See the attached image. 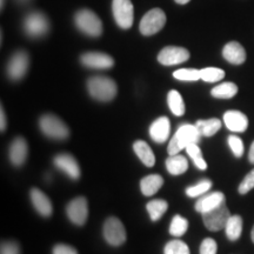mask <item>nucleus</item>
Segmentation results:
<instances>
[{
    "instance_id": "5701e85b",
    "label": "nucleus",
    "mask_w": 254,
    "mask_h": 254,
    "mask_svg": "<svg viewBox=\"0 0 254 254\" xmlns=\"http://www.w3.org/2000/svg\"><path fill=\"white\" fill-rule=\"evenodd\" d=\"M133 150H134L135 154L138 155V158L142 161V164L146 165L147 167L153 166L155 163V157L148 144H146L142 140H138L133 144Z\"/></svg>"
},
{
    "instance_id": "393cba45",
    "label": "nucleus",
    "mask_w": 254,
    "mask_h": 254,
    "mask_svg": "<svg viewBox=\"0 0 254 254\" xmlns=\"http://www.w3.org/2000/svg\"><path fill=\"white\" fill-rule=\"evenodd\" d=\"M225 231H226V236L231 241L239 239L241 232H243V218L240 215H231L226 227H225Z\"/></svg>"
},
{
    "instance_id": "bb28decb",
    "label": "nucleus",
    "mask_w": 254,
    "mask_h": 254,
    "mask_svg": "<svg viewBox=\"0 0 254 254\" xmlns=\"http://www.w3.org/2000/svg\"><path fill=\"white\" fill-rule=\"evenodd\" d=\"M196 128L199 129L200 134L204 136H212L221 128V122L217 118L207 120H198L195 123Z\"/></svg>"
},
{
    "instance_id": "6ab92c4d",
    "label": "nucleus",
    "mask_w": 254,
    "mask_h": 254,
    "mask_svg": "<svg viewBox=\"0 0 254 254\" xmlns=\"http://www.w3.org/2000/svg\"><path fill=\"white\" fill-rule=\"evenodd\" d=\"M222 57L233 65H241L246 60V51L238 41H231L222 50Z\"/></svg>"
},
{
    "instance_id": "39448f33",
    "label": "nucleus",
    "mask_w": 254,
    "mask_h": 254,
    "mask_svg": "<svg viewBox=\"0 0 254 254\" xmlns=\"http://www.w3.org/2000/svg\"><path fill=\"white\" fill-rule=\"evenodd\" d=\"M23 27L28 37L41 38L49 33L50 21L43 12L33 11L24 18Z\"/></svg>"
},
{
    "instance_id": "72a5a7b5",
    "label": "nucleus",
    "mask_w": 254,
    "mask_h": 254,
    "mask_svg": "<svg viewBox=\"0 0 254 254\" xmlns=\"http://www.w3.org/2000/svg\"><path fill=\"white\" fill-rule=\"evenodd\" d=\"M164 254H190V249L182 240H171L165 246Z\"/></svg>"
},
{
    "instance_id": "f03ea898",
    "label": "nucleus",
    "mask_w": 254,
    "mask_h": 254,
    "mask_svg": "<svg viewBox=\"0 0 254 254\" xmlns=\"http://www.w3.org/2000/svg\"><path fill=\"white\" fill-rule=\"evenodd\" d=\"M87 90L92 98L99 101H111L118 92L116 81L104 75H95L87 80Z\"/></svg>"
},
{
    "instance_id": "f704fd0d",
    "label": "nucleus",
    "mask_w": 254,
    "mask_h": 254,
    "mask_svg": "<svg viewBox=\"0 0 254 254\" xmlns=\"http://www.w3.org/2000/svg\"><path fill=\"white\" fill-rule=\"evenodd\" d=\"M228 145H230V148L237 158L243 157V154H244V141L241 140L239 136H238V135H230V136H228Z\"/></svg>"
},
{
    "instance_id": "dca6fc26",
    "label": "nucleus",
    "mask_w": 254,
    "mask_h": 254,
    "mask_svg": "<svg viewBox=\"0 0 254 254\" xmlns=\"http://www.w3.org/2000/svg\"><path fill=\"white\" fill-rule=\"evenodd\" d=\"M31 200L32 204L38 211V213L43 217L49 218L53 213V206L49 196L39 189L31 190Z\"/></svg>"
},
{
    "instance_id": "79ce46f5",
    "label": "nucleus",
    "mask_w": 254,
    "mask_h": 254,
    "mask_svg": "<svg viewBox=\"0 0 254 254\" xmlns=\"http://www.w3.org/2000/svg\"><path fill=\"white\" fill-rule=\"evenodd\" d=\"M174 1L178 2V4H180V5H185V4H187V2H190V0H174Z\"/></svg>"
},
{
    "instance_id": "c03bdc74",
    "label": "nucleus",
    "mask_w": 254,
    "mask_h": 254,
    "mask_svg": "<svg viewBox=\"0 0 254 254\" xmlns=\"http://www.w3.org/2000/svg\"><path fill=\"white\" fill-rule=\"evenodd\" d=\"M251 238H252V241L254 243V226L252 228V232H251Z\"/></svg>"
},
{
    "instance_id": "e433bc0d",
    "label": "nucleus",
    "mask_w": 254,
    "mask_h": 254,
    "mask_svg": "<svg viewBox=\"0 0 254 254\" xmlns=\"http://www.w3.org/2000/svg\"><path fill=\"white\" fill-rule=\"evenodd\" d=\"M218 245L212 238H206L200 246V254H217Z\"/></svg>"
},
{
    "instance_id": "0eeeda50",
    "label": "nucleus",
    "mask_w": 254,
    "mask_h": 254,
    "mask_svg": "<svg viewBox=\"0 0 254 254\" xmlns=\"http://www.w3.org/2000/svg\"><path fill=\"white\" fill-rule=\"evenodd\" d=\"M112 12L116 23L123 30H128L134 21V7L131 0H113Z\"/></svg>"
},
{
    "instance_id": "2f4dec72",
    "label": "nucleus",
    "mask_w": 254,
    "mask_h": 254,
    "mask_svg": "<svg viewBox=\"0 0 254 254\" xmlns=\"http://www.w3.org/2000/svg\"><path fill=\"white\" fill-rule=\"evenodd\" d=\"M212 182L208 179H204L199 182L194 186H190L186 189V194L190 196V198H196V196L204 195L207 190H211Z\"/></svg>"
},
{
    "instance_id": "f8f14e48",
    "label": "nucleus",
    "mask_w": 254,
    "mask_h": 254,
    "mask_svg": "<svg viewBox=\"0 0 254 254\" xmlns=\"http://www.w3.org/2000/svg\"><path fill=\"white\" fill-rule=\"evenodd\" d=\"M66 212H67L68 219L73 224L82 226L88 217L87 200L84 196H78V198L71 200L66 207Z\"/></svg>"
},
{
    "instance_id": "aec40b11",
    "label": "nucleus",
    "mask_w": 254,
    "mask_h": 254,
    "mask_svg": "<svg viewBox=\"0 0 254 254\" xmlns=\"http://www.w3.org/2000/svg\"><path fill=\"white\" fill-rule=\"evenodd\" d=\"M225 202V194L221 192H213L209 193L207 195H204L200 198L195 204V211L199 213H206L218 206Z\"/></svg>"
},
{
    "instance_id": "4c0bfd02",
    "label": "nucleus",
    "mask_w": 254,
    "mask_h": 254,
    "mask_svg": "<svg viewBox=\"0 0 254 254\" xmlns=\"http://www.w3.org/2000/svg\"><path fill=\"white\" fill-rule=\"evenodd\" d=\"M1 254H20V247L15 241H5L1 244Z\"/></svg>"
},
{
    "instance_id": "4be33fe9",
    "label": "nucleus",
    "mask_w": 254,
    "mask_h": 254,
    "mask_svg": "<svg viewBox=\"0 0 254 254\" xmlns=\"http://www.w3.org/2000/svg\"><path fill=\"white\" fill-rule=\"evenodd\" d=\"M166 168L172 176H180L185 173L189 168V161L184 155H170V158H167L166 160Z\"/></svg>"
},
{
    "instance_id": "a878e982",
    "label": "nucleus",
    "mask_w": 254,
    "mask_h": 254,
    "mask_svg": "<svg viewBox=\"0 0 254 254\" xmlns=\"http://www.w3.org/2000/svg\"><path fill=\"white\" fill-rule=\"evenodd\" d=\"M238 93V86L234 82H222L212 88L211 94L218 99H231Z\"/></svg>"
},
{
    "instance_id": "7c9ffc66",
    "label": "nucleus",
    "mask_w": 254,
    "mask_h": 254,
    "mask_svg": "<svg viewBox=\"0 0 254 254\" xmlns=\"http://www.w3.org/2000/svg\"><path fill=\"white\" fill-rule=\"evenodd\" d=\"M173 77L182 81H196L201 79V73L195 68H180L173 73Z\"/></svg>"
},
{
    "instance_id": "412c9836",
    "label": "nucleus",
    "mask_w": 254,
    "mask_h": 254,
    "mask_svg": "<svg viewBox=\"0 0 254 254\" xmlns=\"http://www.w3.org/2000/svg\"><path fill=\"white\" fill-rule=\"evenodd\" d=\"M164 185V179L163 177L159 176V174H150V176L142 178L140 182V190L142 194L146 196L154 195L159 190L161 189V186Z\"/></svg>"
},
{
    "instance_id": "ddd939ff",
    "label": "nucleus",
    "mask_w": 254,
    "mask_h": 254,
    "mask_svg": "<svg viewBox=\"0 0 254 254\" xmlns=\"http://www.w3.org/2000/svg\"><path fill=\"white\" fill-rule=\"evenodd\" d=\"M80 62L84 66L90 68L106 69L114 65V60L111 56L101 52H87L80 57Z\"/></svg>"
},
{
    "instance_id": "20e7f679",
    "label": "nucleus",
    "mask_w": 254,
    "mask_h": 254,
    "mask_svg": "<svg viewBox=\"0 0 254 254\" xmlns=\"http://www.w3.org/2000/svg\"><path fill=\"white\" fill-rule=\"evenodd\" d=\"M41 132L56 140H64L69 136V129L66 124L55 114H45L39 120Z\"/></svg>"
},
{
    "instance_id": "423d86ee",
    "label": "nucleus",
    "mask_w": 254,
    "mask_h": 254,
    "mask_svg": "<svg viewBox=\"0 0 254 254\" xmlns=\"http://www.w3.org/2000/svg\"><path fill=\"white\" fill-rule=\"evenodd\" d=\"M166 24V14L161 8H152L142 17L139 28L142 36L150 37L163 30Z\"/></svg>"
},
{
    "instance_id": "c85d7f7f",
    "label": "nucleus",
    "mask_w": 254,
    "mask_h": 254,
    "mask_svg": "<svg viewBox=\"0 0 254 254\" xmlns=\"http://www.w3.org/2000/svg\"><path fill=\"white\" fill-rule=\"evenodd\" d=\"M187 228H189V221H187V219L182 217V215L179 214L174 215L170 226L171 236L177 237V238L183 237L187 232Z\"/></svg>"
},
{
    "instance_id": "a211bd4d",
    "label": "nucleus",
    "mask_w": 254,
    "mask_h": 254,
    "mask_svg": "<svg viewBox=\"0 0 254 254\" xmlns=\"http://www.w3.org/2000/svg\"><path fill=\"white\" fill-rule=\"evenodd\" d=\"M171 132V123L167 117H160L153 122L150 127V135L152 140L158 144H163L168 139Z\"/></svg>"
},
{
    "instance_id": "b1692460",
    "label": "nucleus",
    "mask_w": 254,
    "mask_h": 254,
    "mask_svg": "<svg viewBox=\"0 0 254 254\" xmlns=\"http://www.w3.org/2000/svg\"><path fill=\"white\" fill-rule=\"evenodd\" d=\"M167 104L168 107H170L171 112H172L174 116L182 117L185 113V103H184L182 94L176 90H172L168 92L167 94Z\"/></svg>"
},
{
    "instance_id": "7ed1b4c3",
    "label": "nucleus",
    "mask_w": 254,
    "mask_h": 254,
    "mask_svg": "<svg viewBox=\"0 0 254 254\" xmlns=\"http://www.w3.org/2000/svg\"><path fill=\"white\" fill-rule=\"evenodd\" d=\"M74 23L78 30L86 36L97 38L103 33V24L100 18L91 9L84 8L78 11L74 15Z\"/></svg>"
},
{
    "instance_id": "6e6552de",
    "label": "nucleus",
    "mask_w": 254,
    "mask_h": 254,
    "mask_svg": "<svg viewBox=\"0 0 254 254\" xmlns=\"http://www.w3.org/2000/svg\"><path fill=\"white\" fill-rule=\"evenodd\" d=\"M230 218L231 213L225 202L206 213H202V221H204L206 228L212 232H218L226 227Z\"/></svg>"
},
{
    "instance_id": "c756f323",
    "label": "nucleus",
    "mask_w": 254,
    "mask_h": 254,
    "mask_svg": "<svg viewBox=\"0 0 254 254\" xmlns=\"http://www.w3.org/2000/svg\"><path fill=\"white\" fill-rule=\"evenodd\" d=\"M185 150L199 170H206V168H207V164H206L205 159L202 158L201 150H200L198 144H190L187 146Z\"/></svg>"
},
{
    "instance_id": "1a4fd4ad",
    "label": "nucleus",
    "mask_w": 254,
    "mask_h": 254,
    "mask_svg": "<svg viewBox=\"0 0 254 254\" xmlns=\"http://www.w3.org/2000/svg\"><path fill=\"white\" fill-rule=\"evenodd\" d=\"M28 65H30V57L25 51H17L7 63V75L11 80H20L26 74Z\"/></svg>"
},
{
    "instance_id": "f257e3e1",
    "label": "nucleus",
    "mask_w": 254,
    "mask_h": 254,
    "mask_svg": "<svg viewBox=\"0 0 254 254\" xmlns=\"http://www.w3.org/2000/svg\"><path fill=\"white\" fill-rule=\"evenodd\" d=\"M199 129L196 128L195 125H190L185 124L178 128L176 134L171 139L170 144H168L167 152L170 155L178 154L180 151L186 148L190 144H198L201 138Z\"/></svg>"
},
{
    "instance_id": "a19ab883",
    "label": "nucleus",
    "mask_w": 254,
    "mask_h": 254,
    "mask_svg": "<svg viewBox=\"0 0 254 254\" xmlns=\"http://www.w3.org/2000/svg\"><path fill=\"white\" fill-rule=\"evenodd\" d=\"M249 160L251 164H254V141H253V144L251 145L250 153H249Z\"/></svg>"
},
{
    "instance_id": "473e14b6",
    "label": "nucleus",
    "mask_w": 254,
    "mask_h": 254,
    "mask_svg": "<svg viewBox=\"0 0 254 254\" xmlns=\"http://www.w3.org/2000/svg\"><path fill=\"white\" fill-rule=\"evenodd\" d=\"M201 79L206 82H217L220 81L225 77V72L221 68L217 67H206L200 69Z\"/></svg>"
},
{
    "instance_id": "9b49d317",
    "label": "nucleus",
    "mask_w": 254,
    "mask_h": 254,
    "mask_svg": "<svg viewBox=\"0 0 254 254\" xmlns=\"http://www.w3.org/2000/svg\"><path fill=\"white\" fill-rule=\"evenodd\" d=\"M190 52L184 47L178 46H167L164 47L163 50L159 52L158 55V62L161 65L165 66H172V65H179L189 60Z\"/></svg>"
},
{
    "instance_id": "c9c22d12",
    "label": "nucleus",
    "mask_w": 254,
    "mask_h": 254,
    "mask_svg": "<svg viewBox=\"0 0 254 254\" xmlns=\"http://www.w3.org/2000/svg\"><path fill=\"white\" fill-rule=\"evenodd\" d=\"M252 189H254V170L251 171V172L244 178V180L241 182L239 186V193L240 194H246V193H249Z\"/></svg>"
},
{
    "instance_id": "4468645a",
    "label": "nucleus",
    "mask_w": 254,
    "mask_h": 254,
    "mask_svg": "<svg viewBox=\"0 0 254 254\" xmlns=\"http://www.w3.org/2000/svg\"><path fill=\"white\" fill-rule=\"evenodd\" d=\"M55 165L60 171L67 174L71 179L77 180L80 178V167H79L78 161L75 160V158L73 155L68 153H60L56 155Z\"/></svg>"
},
{
    "instance_id": "cd10ccee",
    "label": "nucleus",
    "mask_w": 254,
    "mask_h": 254,
    "mask_svg": "<svg viewBox=\"0 0 254 254\" xmlns=\"http://www.w3.org/2000/svg\"><path fill=\"white\" fill-rule=\"evenodd\" d=\"M167 207H168L167 201L163 199L151 200V201L146 205V209H147L152 221H158L159 219L163 217L165 212L167 211Z\"/></svg>"
},
{
    "instance_id": "f3484780",
    "label": "nucleus",
    "mask_w": 254,
    "mask_h": 254,
    "mask_svg": "<svg viewBox=\"0 0 254 254\" xmlns=\"http://www.w3.org/2000/svg\"><path fill=\"white\" fill-rule=\"evenodd\" d=\"M28 153L27 142L24 138L18 136L9 146V160L14 166H21L26 161Z\"/></svg>"
},
{
    "instance_id": "9d476101",
    "label": "nucleus",
    "mask_w": 254,
    "mask_h": 254,
    "mask_svg": "<svg viewBox=\"0 0 254 254\" xmlns=\"http://www.w3.org/2000/svg\"><path fill=\"white\" fill-rule=\"evenodd\" d=\"M104 238L110 245L120 246L126 241V231L118 218L111 217L104 224Z\"/></svg>"
},
{
    "instance_id": "37998d69",
    "label": "nucleus",
    "mask_w": 254,
    "mask_h": 254,
    "mask_svg": "<svg viewBox=\"0 0 254 254\" xmlns=\"http://www.w3.org/2000/svg\"><path fill=\"white\" fill-rule=\"evenodd\" d=\"M31 0H17V2H19V4H21V5H25V4H27V2H30Z\"/></svg>"
},
{
    "instance_id": "58836bf2",
    "label": "nucleus",
    "mask_w": 254,
    "mask_h": 254,
    "mask_svg": "<svg viewBox=\"0 0 254 254\" xmlns=\"http://www.w3.org/2000/svg\"><path fill=\"white\" fill-rule=\"evenodd\" d=\"M53 254H78V252L74 247L65 245V244H59L53 249Z\"/></svg>"
},
{
    "instance_id": "a18cd8bd",
    "label": "nucleus",
    "mask_w": 254,
    "mask_h": 254,
    "mask_svg": "<svg viewBox=\"0 0 254 254\" xmlns=\"http://www.w3.org/2000/svg\"><path fill=\"white\" fill-rule=\"evenodd\" d=\"M0 2H1V8H4V5H5V0H1V1H0Z\"/></svg>"
},
{
    "instance_id": "2eb2a0df",
    "label": "nucleus",
    "mask_w": 254,
    "mask_h": 254,
    "mask_svg": "<svg viewBox=\"0 0 254 254\" xmlns=\"http://www.w3.org/2000/svg\"><path fill=\"white\" fill-rule=\"evenodd\" d=\"M224 123L230 131L236 133L245 132L249 127V119L240 111H227L224 114Z\"/></svg>"
},
{
    "instance_id": "ea45409f",
    "label": "nucleus",
    "mask_w": 254,
    "mask_h": 254,
    "mask_svg": "<svg viewBox=\"0 0 254 254\" xmlns=\"http://www.w3.org/2000/svg\"><path fill=\"white\" fill-rule=\"evenodd\" d=\"M0 129H1V132H4L6 129V116H5V112H4V109L1 107V110H0Z\"/></svg>"
}]
</instances>
